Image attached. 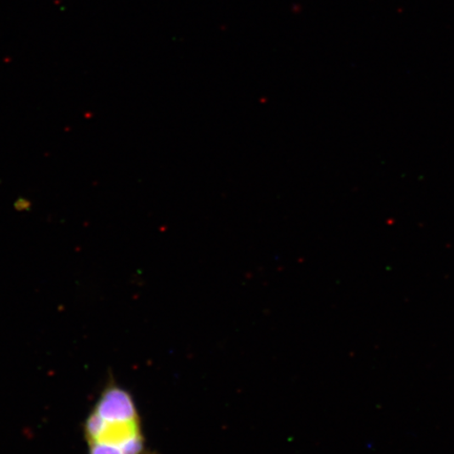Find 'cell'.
Wrapping results in <instances>:
<instances>
[{"mask_svg":"<svg viewBox=\"0 0 454 454\" xmlns=\"http://www.w3.org/2000/svg\"><path fill=\"white\" fill-rule=\"evenodd\" d=\"M89 454H152L134 397L111 381L83 426Z\"/></svg>","mask_w":454,"mask_h":454,"instance_id":"obj_1","label":"cell"}]
</instances>
